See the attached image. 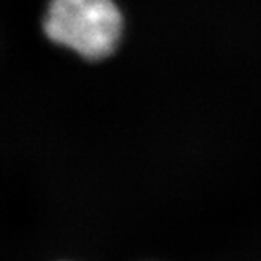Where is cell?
Instances as JSON below:
<instances>
[{
  "label": "cell",
  "instance_id": "cell-1",
  "mask_svg": "<svg viewBox=\"0 0 261 261\" xmlns=\"http://www.w3.org/2000/svg\"><path fill=\"white\" fill-rule=\"evenodd\" d=\"M43 29L59 46L101 60L118 46L123 17L114 0H50Z\"/></svg>",
  "mask_w": 261,
  "mask_h": 261
}]
</instances>
